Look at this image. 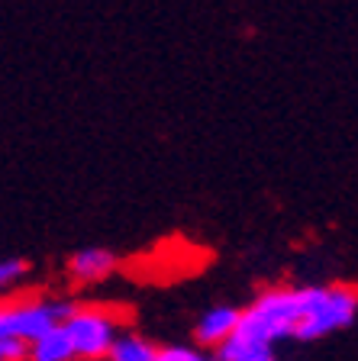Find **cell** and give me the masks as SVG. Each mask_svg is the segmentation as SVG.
Instances as JSON below:
<instances>
[{
  "label": "cell",
  "instance_id": "1",
  "mask_svg": "<svg viewBox=\"0 0 358 361\" xmlns=\"http://www.w3.org/2000/svg\"><path fill=\"white\" fill-rule=\"evenodd\" d=\"M358 319V290L345 284L265 287L242 310L239 329L281 345V342H320L333 332L349 329Z\"/></svg>",
  "mask_w": 358,
  "mask_h": 361
},
{
  "label": "cell",
  "instance_id": "2",
  "mask_svg": "<svg viewBox=\"0 0 358 361\" xmlns=\"http://www.w3.org/2000/svg\"><path fill=\"white\" fill-rule=\"evenodd\" d=\"M75 303L49 297V293H23L0 303V342H20L30 345L42 332L55 329L68 319Z\"/></svg>",
  "mask_w": 358,
  "mask_h": 361
},
{
  "label": "cell",
  "instance_id": "3",
  "mask_svg": "<svg viewBox=\"0 0 358 361\" xmlns=\"http://www.w3.org/2000/svg\"><path fill=\"white\" fill-rule=\"evenodd\" d=\"M65 332L71 338V348H75L78 361H107V352L117 342L119 329V316L107 307H71L65 319Z\"/></svg>",
  "mask_w": 358,
  "mask_h": 361
},
{
  "label": "cell",
  "instance_id": "4",
  "mask_svg": "<svg viewBox=\"0 0 358 361\" xmlns=\"http://www.w3.org/2000/svg\"><path fill=\"white\" fill-rule=\"evenodd\" d=\"M239 316H242V310L229 307V303H217V307H210L201 313V319H197L194 326V338H197V348H220L226 345L232 338V332L239 329Z\"/></svg>",
  "mask_w": 358,
  "mask_h": 361
},
{
  "label": "cell",
  "instance_id": "5",
  "mask_svg": "<svg viewBox=\"0 0 358 361\" xmlns=\"http://www.w3.org/2000/svg\"><path fill=\"white\" fill-rule=\"evenodd\" d=\"M117 252H110V248H100V245H90V248H81V252H75V255L68 258V281L71 284H100V281H107L117 271Z\"/></svg>",
  "mask_w": 358,
  "mask_h": 361
},
{
  "label": "cell",
  "instance_id": "6",
  "mask_svg": "<svg viewBox=\"0 0 358 361\" xmlns=\"http://www.w3.org/2000/svg\"><path fill=\"white\" fill-rule=\"evenodd\" d=\"M213 358L217 361H281V355H278L275 345H268V342H261V338L236 329L229 342L217 348Z\"/></svg>",
  "mask_w": 358,
  "mask_h": 361
},
{
  "label": "cell",
  "instance_id": "7",
  "mask_svg": "<svg viewBox=\"0 0 358 361\" xmlns=\"http://www.w3.org/2000/svg\"><path fill=\"white\" fill-rule=\"evenodd\" d=\"M26 361H78L75 348H71V338H68V332H65V323L42 332L36 342H30Z\"/></svg>",
  "mask_w": 358,
  "mask_h": 361
},
{
  "label": "cell",
  "instance_id": "8",
  "mask_svg": "<svg viewBox=\"0 0 358 361\" xmlns=\"http://www.w3.org/2000/svg\"><path fill=\"white\" fill-rule=\"evenodd\" d=\"M155 348L145 336L139 332H119L117 342L107 352V361H152L155 358Z\"/></svg>",
  "mask_w": 358,
  "mask_h": 361
},
{
  "label": "cell",
  "instance_id": "9",
  "mask_svg": "<svg viewBox=\"0 0 358 361\" xmlns=\"http://www.w3.org/2000/svg\"><path fill=\"white\" fill-rule=\"evenodd\" d=\"M152 361H217L197 345H158Z\"/></svg>",
  "mask_w": 358,
  "mask_h": 361
},
{
  "label": "cell",
  "instance_id": "10",
  "mask_svg": "<svg viewBox=\"0 0 358 361\" xmlns=\"http://www.w3.org/2000/svg\"><path fill=\"white\" fill-rule=\"evenodd\" d=\"M26 271H30L26 258L4 255V258H0V290H4V287H13L16 281H23V278H26Z\"/></svg>",
  "mask_w": 358,
  "mask_h": 361
}]
</instances>
